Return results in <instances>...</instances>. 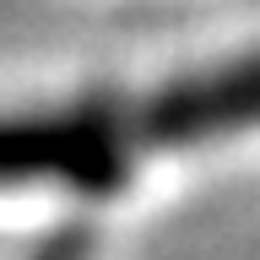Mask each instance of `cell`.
<instances>
[{"label": "cell", "instance_id": "6da1fadb", "mask_svg": "<svg viewBox=\"0 0 260 260\" xmlns=\"http://www.w3.org/2000/svg\"><path fill=\"white\" fill-rule=\"evenodd\" d=\"M244 119H260V60L239 65L217 76L211 87H195V92L174 98L162 109V125L168 130H211V125H244Z\"/></svg>", "mask_w": 260, "mask_h": 260}]
</instances>
